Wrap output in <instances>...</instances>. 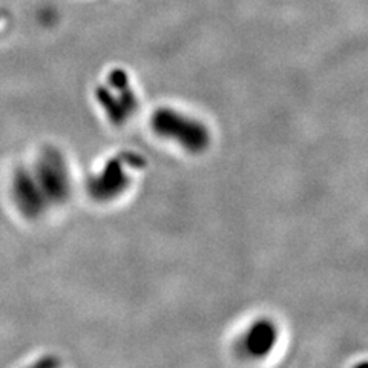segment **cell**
I'll use <instances>...</instances> for the list:
<instances>
[{
  "mask_svg": "<svg viewBox=\"0 0 368 368\" xmlns=\"http://www.w3.org/2000/svg\"><path fill=\"white\" fill-rule=\"evenodd\" d=\"M156 128L161 134L174 137L179 143H183L189 149H200L207 142L206 132L197 123L186 120L174 112H161L156 117Z\"/></svg>",
  "mask_w": 368,
  "mask_h": 368,
  "instance_id": "1",
  "label": "cell"
},
{
  "mask_svg": "<svg viewBox=\"0 0 368 368\" xmlns=\"http://www.w3.org/2000/svg\"><path fill=\"white\" fill-rule=\"evenodd\" d=\"M272 344V328L265 327V325H260L256 327L255 330L252 332V334L249 336V347L252 351H264L270 347Z\"/></svg>",
  "mask_w": 368,
  "mask_h": 368,
  "instance_id": "2",
  "label": "cell"
}]
</instances>
